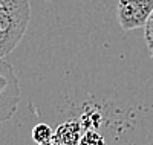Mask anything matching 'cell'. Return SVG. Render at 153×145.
I'll return each instance as SVG.
<instances>
[{
  "label": "cell",
  "instance_id": "obj_1",
  "mask_svg": "<svg viewBox=\"0 0 153 145\" xmlns=\"http://www.w3.org/2000/svg\"><path fill=\"white\" fill-rule=\"evenodd\" d=\"M29 0H0V58L14 50L31 23Z\"/></svg>",
  "mask_w": 153,
  "mask_h": 145
},
{
  "label": "cell",
  "instance_id": "obj_2",
  "mask_svg": "<svg viewBox=\"0 0 153 145\" xmlns=\"http://www.w3.org/2000/svg\"><path fill=\"white\" fill-rule=\"evenodd\" d=\"M22 90L12 66L0 58V122L9 121L19 109Z\"/></svg>",
  "mask_w": 153,
  "mask_h": 145
},
{
  "label": "cell",
  "instance_id": "obj_3",
  "mask_svg": "<svg viewBox=\"0 0 153 145\" xmlns=\"http://www.w3.org/2000/svg\"><path fill=\"white\" fill-rule=\"evenodd\" d=\"M153 12V0H120L117 6V18L123 31H135L144 28Z\"/></svg>",
  "mask_w": 153,
  "mask_h": 145
},
{
  "label": "cell",
  "instance_id": "obj_4",
  "mask_svg": "<svg viewBox=\"0 0 153 145\" xmlns=\"http://www.w3.org/2000/svg\"><path fill=\"white\" fill-rule=\"evenodd\" d=\"M83 135L80 121H66L60 124L52 133L55 145H78Z\"/></svg>",
  "mask_w": 153,
  "mask_h": 145
},
{
  "label": "cell",
  "instance_id": "obj_5",
  "mask_svg": "<svg viewBox=\"0 0 153 145\" xmlns=\"http://www.w3.org/2000/svg\"><path fill=\"white\" fill-rule=\"evenodd\" d=\"M101 119L103 118H101V115L95 109H86L80 118V124H81V128L84 130H95L100 127Z\"/></svg>",
  "mask_w": 153,
  "mask_h": 145
},
{
  "label": "cell",
  "instance_id": "obj_6",
  "mask_svg": "<svg viewBox=\"0 0 153 145\" xmlns=\"http://www.w3.org/2000/svg\"><path fill=\"white\" fill-rule=\"evenodd\" d=\"M52 128H51L48 124L42 122V124H37L34 128H32V141L37 142V144H42L45 141H49L52 139Z\"/></svg>",
  "mask_w": 153,
  "mask_h": 145
},
{
  "label": "cell",
  "instance_id": "obj_7",
  "mask_svg": "<svg viewBox=\"0 0 153 145\" xmlns=\"http://www.w3.org/2000/svg\"><path fill=\"white\" fill-rule=\"evenodd\" d=\"M78 145H104V138L97 130H86L81 135Z\"/></svg>",
  "mask_w": 153,
  "mask_h": 145
},
{
  "label": "cell",
  "instance_id": "obj_8",
  "mask_svg": "<svg viewBox=\"0 0 153 145\" xmlns=\"http://www.w3.org/2000/svg\"><path fill=\"white\" fill-rule=\"evenodd\" d=\"M144 40H146V44L149 47V52L153 58V12L150 14L147 23L144 24Z\"/></svg>",
  "mask_w": 153,
  "mask_h": 145
},
{
  "label": "cell",
  "instance_id": "obj_9",
  "mask_svg": "<svg viewBox=\"0 0 153 145\" xmlns=\"http://www.w3.org/2000/svg\"><path fill=\"white\" fill-rule=\"evenodd\" d=\"M38 145H55V142H54L52 139H49V141H45V142H42V144H38Z\"/></svg>",
  "mask_w": 153,
  "mask_h": 145
}]
</instances>
